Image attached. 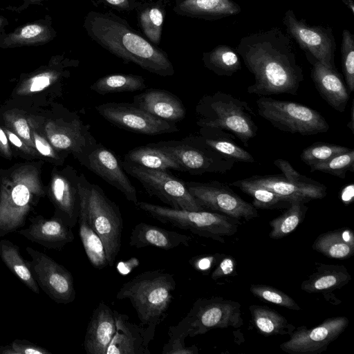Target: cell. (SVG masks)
<instances>
[{
  "label": "cell",
  "instance_id": "12",
  "mask_svg": "<svg viewBox=\"0 0 354 354\" xmlns=\"http://www.w3.org/2000/svg\"><path fill=\"white\" fill-rule=\"evenodd\" d=\"M283 22L287 34L298 44L311 64L319 62L326 67L336 68V44L331 28L309 25L305 19H298L291 10L286 12Z\"/></svg>",
  "mask_w": 354,
  "mask_h": 354
},
{
  "label": "cell",
  "instance_id": "22",
  "mask_svg": "<svg viewBox=\"0 0 354 354\" xmlns=\"http://www.w3.org/2000/svg\"><path fill=\"white\" fill-rule=\"evenodd\" d=\"M312 65L310 77L320 96L335 110L344 112L350 92L341 74L319 62Z\"/></svg>",
  "mask_w": 354,
  "mask_h": 354
},
{
  "label": "cell",
  "instance_id": "19",
  "mask_svg": "<svg viewBox=\"0 0 354 354\" xmlns=\"http://www.w3.org/2000/svg\"><path fill=\"white\" fill-rule=\"evenodd\" d=\"M29 221L28 227L19 230V234L47 249L61 250L75 239L72 227L59 217L46 218L38 215Z\"/></svg>",
  "mask_w": 354,
  "mask_h": 354
},
{
  "label": "cell",
  "instance_id": "13",
  "mask_svg": "<svg viewBox=\"0 0 354 354\" xmlns=\"http://www.w3.org/2000/svg\"><path fill=\"white\" fill-rule=\"evenodd\" d=\"M26 251L31 257L28 264L39 288L57 304L73 302L76 291L71 272L45 253L30 246Z\"/></svg>",
  "mask_w": 354,
  "mask_h": 354
},
{
  "label": "cell",
  "instance_id": "47",
  "mask_svg": "<svg viewBox=\"0 0 354 354\" xmlns=\"http://www.w3.org/2000/svg\"><path fill=\"white\" fill-rule=\"evenodd\" d=\"M59 73L48 72L39 74L32 77L29 83V91H40L48 87L53 82L57 80L59 76Z\"/></svg>",
  "mask_w": 354,
  "mask_h": 354
},
{
  "label": "cell",
  "instance_id": "32",
  "mask_svg": "<svg viewBox=\"0 0 354 354\" xmlns=\"http://www.w3.org/2000/svg\"><path fill=\"white\" fill-rule=\"evenodd\" d=\"M205 67L219 76H232L241 68L238 53L227 45H218L203 55Z\"/></svg>",
  "mask_w": 354,
  "mask_h": 354
},
{
  "label": "cell",
  "instance_id": "34",
  "mask_svg": "<svg viewBox=\"0 0 354 354\" xmlns=\"http://www.w3.org/2000/svg\"><path fill=\"white\" fill-rule=\"evenodd\" d=\"M145 79L133 74H110L97 80L90 88L100 95L108 93L134 92L145 89Z\"/></svg>",
  "mask_w": 354,
  "mask_h": 354
},
{
  "label": "cell",
  "instance_id": "43",
  "mask_svg": "<svg viewBox=\"0 0 354 354\" xmlns=\"http://www.w3.org/2000/svg\"><path fill=\"white\" fill-rule=\"evenodd\" d=\"M250 290L254 297L260 300L290 310H301L299 306L292 297L274 287L263 284H252Z\"/></svg>",
  "mask_w": 354,
  "mask_h": 354
},
{
  "label": "cell",
  "instance_id": "40",
  "mask_svg": "<svg viewBox=\"0 0 354 354\" xmlns=\"http://www.w3.org/2000/svg\"><path fill=\"white\" fill-rule=\"evenodd\" d=\"M350 149L344 146L317 142L305 148L300 155V158L304 163L311 167Z\"/></svg>",
  "mask_w": 354,
  "mask_h": 354
},
{
  "label": "cell",
  "instance_id": "24",
  "mask_svg": "<svg viewBox=\"0 0 354 354\" xmlns=\"http://www.w3.org/2000/svg\"><path fill=\"white\" fill-rule=\"evenodd\" d=\"M192 239L189 235L141 222L131 230L129 244L137 249L153 246L169 250L180 245L189 246Z\"/></svg>",
  "mask_w": 354,
  "mask_h": 354
},
{
  "label": "cell",
  "instance_id": "36",
  "mask_svg": "<svg viewBox=\"0 0 354 354\" xmlns=\"http://www.w3.org/2000/svg\"><path fill=\"white\" fill-rule=\"evenodd\" d=\"M308 209L302 201L291 202L285 212L270 221V238L280 239L293 232L304 221Z\"/></svg>",
  "mask_w": 354,
  "mask_h": 354
},
{
  "label": "cell",
  "instance_id": "27",
  "mask_svg": "<svg viewBox=\"0 0 354 354\" xmlns=\"http://www.w3.org/2000/svg\"><path fill=\"white\" fill-rule=\"evenodd\" d=\"M314 250L331 259H347L354 253V234L340 228L321 234L313 242Z\"/></svg>",
  "mask_w": 354,
  "mask_h": 354
},
{
  "label": "cell",
  "instance_id": "1",
  "mask_svg": "<svg viewBox=\"0 0 354 354\" xmlns=\"http://www.w3.org/2000/svg\"><path fill=\"white\" fill-rule=\"evenodd\" d=\"M236 51L254 77V83L247 88L248 93L297 95L304 80V72L297 62L290 37L281 28H272L243 37Z\"/></svg>",
  "mask_w": 354,
  "mask_h": 354
},
{
  "label": "cell",
  "instance_id": "29",
  "mask_svg": "<svg viewBox=\"0 0 354 354\" xmlns=\"http://www.w3.org/2000/svg\"><path fill=\"white\" fill-rule=\"evenodd\" d=\"M124 160L151 169L183 171L182 167L174 158L149 143L129 151L124 156Z\"/></svg>",
  "mask_w": 354,
  "mask_h": 354
},
{
  "label": "cell",
  "instance_id": "45",
  "mask_svg": "<svg viewBox=\"0 0 354 354\" xmlns=\"http://www.w3.org/2000/svg\"><path fill=\"white\" fill-rule=\"evenodd\" d=\"M50 34L48 28L38 24H30L22 28L10 36L12 44H35L48 40Z\"/></svg>",
  "mask_w": 354,
  "mask_h": 354
},
{
  "label": "cell",
  "instance_id": "38",
  "mask_svg": "<svg viewBox=\"0 0 354 354\" xmlns=\"http://www.w3.org/2000/svg\"><path fill=\"white\" fill-rule=\"evenodd\" d=\"M140 28L151 44L158 46L161 39L165 20V10L158 3L143 5L138 10Z\"/></svg>",
  "mask_w": 354,
  "mask_h": 354
},
{
  "label": "cell",
  "instance_id": "3",
  "mask_svg": "<svg viewBox=\"0 0 354 354\" xmlns=\"http://www.w3.org/2000/svg\"><path fill=\"white\" fill-rule=\"evenodd\" d=\"M176 286L173 274L162 269L146 270L124 283L116 294L117 299L131 303L147 345L168 315Z\"/></svg>",
  "mask_w": 354,
  "mask_h": 354
},
{
  "label": "cell",
  "instance_id": "51",
  "mask_svg": "<svg viewBox=\"0 0 354 354\" xmlns=\"http://www.w3.org/2000/svg\"><path fill=\"white\" fill-rule=\"evenodd\" d=\"M13 128L17 133L22 138L26 143L32 147L30 129L26 120L24 118H17L12 123Z\"/></svg>",
  "mask_w": 354,
  "mask_h": 354
},
{
  "label": "cell",
  "instance_id": "37",
  "mask_svg": "<svg viewBox=\"0 0 354 354\" xmlns=\"http://www.w3.org/2000/svg\"><path fill=\"white\" fill-rule=\"evenodd\" d=\"M230 185L250 196L252 198V205L255 208L279 209L288 207L291 203L270 190L249 182L246 178L237 180Z\"/></svg>",
  "mask_w": 354,
  "mask_h": 354
},
{
  "label": "cell",
  "instance_id": "46",
  "mask_svg": "<svg viewBox=\"0 0 354 354\" xmlns=\"http://www.w3.org/2000/svg\"><path fill=\"white\" fill-rule=\"evenodd\" d=\"M15 354H51L46 348L26 339H15L10 344Z\"/></svg>",
  "mask_w": 354,
  "mask_h": 354
},
{
  "label": "cell",
  "instance_id": "28",
  "mask_svg": "<svg viewBox=\"0 0 354 354\" xmlns=\"http://www.w3.org/2000/svg\"><path fill=\"white\" fill-rule=\"evenodd\" d=\"M198 134L209 146L235 162H255L250 153L238 145L234 141V136L226 131L218 127H202Z\"/></svg>",
  "mask_w": 354,
  "mask_h": 354
},
{
  "label": "cell",
  "instance_id": "26",
  "mask_svg": "<svg viewBox=\"0 0 354 354\" xmlns=\"http://www.w3.org/2000/svg\"><path fill=\"white\" fill-rule=\"evenodd\" d=\"M174 11L181 16L209 20L236 15L241 8L232 0H176Z\"/></svg>",
  "mask_w": 354,
  "mask_h": 354
},
{
  "label": "cell",
  "instance_id": "6",
  "mask_svg": "<svg viewBox=\"0 0 354 354\" xmlns=\"http://www.w3.org/2000/svg\"><path fill=\"white\" fill-rule=\"evenodd\" d=\"M44 194L37 171L32 167L15 170L0 186V237L24 226L27 216Z\"/></svg>",
  "mask_w": 354,
  "mask_h": 354
},
{
  "label": "cell",
  "instance_id": "41",
  "mask_svg": "<svg viewBox=\"0 0 354 354\" xmlns=\"http://www.w3.org/2000/svg\"><path fill=\"white\" fill-rule=\"evenodd\" d=\"M169 339L162 347V354H198L196 345L185 346V339L189 337V329L182 319L176 325L169 327Z\"/></svg>",
  "mask_w": 354,
  "mask_h": 354
},
{
  "label": "cell",
  "instance_id": "2",
  "mask_svg": "<svg viewBox=\"0 0 354 354\" xmlns=\"http://www.w3.org/2000/svg\"><path fill=\"white\" fill-rule=\"evenodd\" d=\"M84 27L92 40L124 62L162 77L174 74L168 55L112 12H88Z\"/></svg>",
  "mask_w": 354,
  "mask_h": 354
},
{
  "label": "cell",
  "instance_id": "25",
  "mask_svg": "<svg viewBox=\"0 0 354 354\" xmlns=\"http://www.w3.org/2000/svg\"><path fill=\"white\" fill-rule=\"evenodd\" d=\"M315 272L301 284V289L308 293H322L324 297L349 283L351 276L342 265L316 263Z\"/></svg>",
  "mask_w": 354,
  "mask_h": 354
},
{
  "label": "cell",
  "instance_id": "42",
  "mask_svg": "<svg viewBox=\"0 0 354 354\" xmlns=\"http://www.w3.org/2000/svg\"><path fill=\"white\" fill-rule=\"evenodd\" d=\"M310 168V172L319 171L344 179L348 171L353 172L354 170V149H351Z\"/></svg>",
  "mask_w": 354,
  "mask_h": 354
},
{
  "label": "cell",
  "instance_id": "20",
  "mask_svg": "<svg viewBox=\"0 0 354 354\" xmlns=\"http://www.w3.org/2000/svg\"><path fill=\"white\" fill-rule=\"evenodd\" d=\"M133 103L150 114L170 122L181 121L186 115V109L181 100L164 89H147L134 95Z\"/></svg>",
  "mask_w": 354,
  "mask_h": 354
},
{
  "label": "cell",
  "instance_id": "35",
  "mask_svg": "<svg viewBox=\"0 0 354 354\" xmlns=\"http://www.w3.org/2000/svg\"><path fill=\"white\" fill-rule=\"evenodd\" d=\"M246 180L270 190L290 202L299 201L306 203L312 201L309 196L290 182L284 175H254L247 178Z\"/></svg>",
  "mask_w": 354,
  "mask_h": 354
},
{
  "label": "cell",
  "instance_id": "18",
  "mask_svg": "<svg viewBox=\"0 0 354 354\" xmlns=\"http://www.w3.org/2000/svg\"><path fill=\"white\" fill-rule=\"evenodd\" d=\"M79 176L72 169L53 176L50 197L55 207V214L71 227L77 223L80 196L78 187Z\"/></svg>",
  "mask_w": 354,
  "mask_h": 354
},
{
  "label": "cell",
  "instance_id": "39",
  "mask_svg": "<svg viewBox=\"0 0 354 354\" xmlns=\"http://www.w3.org/2000/svg\"><path fill=\"white\" fill-rule=\"evenodd\" d=\"M273 163L290 182L309 196L311 200L322 199L327 195V187L325 185L301 174L288 161L279 158L274 160Z\"/></svg>",
  "mask_w": 354,
  "mask_h": 354
},
{
  "label": "cell",
  "instance_id": "48",
  "mask_svg": "<svg viewBox=\"0 0 354 354\" xmlns=\"http://www.w3.org/2000/svg\"><path fill=\"white\" fill-rule=\"evenodd\" d=\"M221 256L220 254H216L194 257L189 260V263L198 272L207 274L216 260L219 259Z\"/></svg>",
  "mask_w": 354,
  "mask_h": 354
},
{
  "label": "cell",
  "instance_id": "4",
  "mask_svg": "<svg viewBox=\"0 0 354 354\" xmlns=\"http://www.w3.org/2000/svg\"><path fill=\"white\" fill-rule=\"evenodd\" d=\"M80 212L101 238L108 266H113L120 250L123 220L119 207L96 184L79 175Z\"/></svg>",
  "mask_w": 354,
  "mask_h": 354
},
{
  "label": "cell",
  "instance_id": "44",
  "mask_svg": "<svg viewBox=\"0 0 354 354\" xmlns=\"http://www.w3.org/2000/svg\"><path fill=\"white\" fill-rule=\"evenodd\" d=\"M342 72L347 88L354 91V37L348 30H344L341 44Z\"/></svg>",
  "mask_w": 354,
  "mask_h": 354
},
{
  "label": "cell",
  "instance_id": "23",
  "mask_svg": "<svg viewBox=\"0 0 354 354\" xmlns=\"http://www.w3.org/2000/svg\"><path fill=\"white\" fill-rule=\"evenodd\" d=\"M115 332L106 354H150L142 328L129 321L127 315L113 310Z\"/></svg>",
  "mask_w": 354,
  "mask_h": 354
},
{
  "label": "cell",
  "instance_id": "9",
  "mask_svg": "<svg viewBox=\"0 0 354 354\" xmlns=\"http://www.w3.org/2000/svg\"><path fill=\"white\" fill-rule=\"evenodd\" d=\"M256 104L259 115L281 131L313 136L329 129L321 113L300 103L261 96Z\"/></svg>",
  "mask_w": 354,
  "mask_h": 354
},
{
  "label": "cell",
  "instance_id": "10",
  "mask_svg": "<svg viewBox=\"0 0 354 354\" xmlns=\"http://www.w3.org/2000/svg\"><path fill=\"white\" fill-rule=\"evenodd\" d=\"M126 173L137 179L146 192L155 196L169 207L189 211L205 210L189 192L183 180L168 171L145 168L126 161H121Z\"/></svg>",
  "mask_w": 354,
  "mask_h": 354
},
{
  "label": "cell",
  "instance_id": "50",
  "mask_svg": "<svg viewBox=\"0 0 354 354\" xmlns=\"http://www.w3.org/2000/svg\"><path fill=\"white\" fill-rule=\"evenodd\" d=\"M35 146L39 152L43 156L50 157L61 161L62 158H60L57 153H56L50 145L44 138L36 134L33 133Z\"/></svg>",
  "mask_w": 354,
  "mask_h": 354
},
{
  "label": "cell",
  "instance_id": "56",
  "mask_svg": "<svg viewBox=\"0 0 354 354\" xmlns=\"http://www.w3.org/2000/svg\"><path fill=\"white\" fill-rule=\"evenodd\" d=\"M354 101H353L351 108V120L347 124V127L351 129L352 133H353L354 130Z\"/></svg>",
  "mask_w": 354,
  "mask_h": 354
},
{
  "label": "cell",
  "instance_id": "14",
  "mask_svg": "<svg viewBox=\"0 0 354 354\" xmlns=\"http://www.w3.org/2000/svg\"><path fill=\"white\" fill-rule=\"evenodd\" d=\"M190 194L204 209L246 221L258 216L257 209L236 194L227 185L213 180L208 183L186 181Z\"/></svg>",
  "mask_w": 354,
  "mask_h": 354
},
{
  "label": "cell",
  "instance_id": "58",
  "mask_svg": "<svg viewBox=\"0 0 354 354\" xmlns=\"http://www.w3.org/2000/svg\"><path fill=\"white\" fill-rule=\"evenodd\" d=\"M342 1L347 5L351 10L352 12L354 13V4L352 0H342Z\"/></svg>",
  "mask_w": 354,
  "mask_h": 354
},
{
  "label": "cell",
  "instance_id": "55",
  "mask_svg": "<svg viewBox=\"0 0 354 354\" xmlns=\"http://www.w3.org/2000/svg\"><path fill=\"white\" fill-rule=\"evenodd\" d=\"M0 147L2 149V151H4V153L10 156V149L8 146V138L4 133V131L2 130V129L0 127Z\"/></svg>",
  "mask_w": 354,
  "mask_h": 354
},
{
  "label": "cell",
  "instance_id": "31",
  "mask_svg": "<svg viewBox=\"0 0 354 354\" xmlns=\"http://www.w3.org/2000/svg\"><path fill=\"white\" fill-rule=\"evenodd\" d=\"M19 247L8 239L0 241V257L6 266L30 290L36 294L40 288L29 268L28 261L21 256Z\"/></svg>",
  "mask_w": 354,
  "mask_h": 354
},
{
  "label": "cell",
  "instance_id": "52",
  "mask_svg": "<svg viewBox=\"0 0 354 354\" xmlns=\"http://www.w3.org/2000/svg\"><path fill=\"white\" fill-rule=\"evenodd\" d=\"M117 10L130 11L136 7V0H99Z\"/></svg>",
  "mask_w": 354,
  "mask_h": 354
},
{
  "label": "cell",
  "instance_id": "57",
  "mask_svg": "<svg viewBox=\"0 0 354 354\" xmlns=\"http://www.w3.org/2000/svg\"><path fill=\"white\" fill-rule=\"evenodd\" d=\"M1 354H15L11 345L1 346H0Z\"/></svg>",
  "mask_w": 354,
  "mask_h": 354
},
{
  "label": "cell",
  "instance_id": "30",
  "mask_svg": "<svg viewBox=\"0 0 354 354\" xmlns=\"http://www.w3.org/2000/svg\"><path fill=\"white\" fill-rule=\"evenodd\" d=\"M249 309L252 326L263 336L289 335L296 328L282 315L268 306L253 304Z\"/></svg>",
  "mask_w": 354,
  "mask_h": 354
},
{
  "label": "cell",
  "instance_id": "5",
  "mask_svg": "<svg viewBox=\"0 0 354 354\" xmlns=\"http://www.w3.org/2000/svg\"><path fill=\"white\" fill-rule=\"evenodd\" d=\"M196 124L218 127L238 138L245 146L257 135L258 127L248 103L230 93L217 91L206 94L195 108Z\"/></svg>",
  "mask_w": 354,
  "mask_h": 354
},
{
  "label": "cell",
  "instance_id": "8",
  "mask_svg": "<svg viewBox=\"0 0 354 354\" xmlns=\"http://www.w3.org/2000/svg\"><path fill=\"white\" fill-rule=\"evenodd\" d=\"M149 144L171 155L180 165L183 171L191 175L225 174L235 163L209 146L199 134L189 135L180 140H161Z\"/></svg>",
  "mask_w": 354,
  "mask_h": 354
},
{
  "label": "cell",
  "instance_id": "49",
  "mask_svg": "<svg viewBox=\"0 0 354 354\" xmlns=\"http://www.w3.org/2000/svg\"><path fill=\"white\" fill-rule=\"evenodd\" d=\"M234 271V259L231 257H227L220 261L216 269L212 272L211 278L216 281L225 276L232 275Z\"/></svg>",
  "mask_w": 354,
  "mask_h": 354
},
{
  "label": "cell",
  "instance_id": "21",
  "mask_svg": "<svg viewBox=\"0 0 354 354\" xmlns=\"http://www.w3.org/2000/svg\"><path fill=\"white\" fill-rule=\"evenodd\" d=\"M115 332V322L112 310L102 301L93 311L88 324L84 348L88 354H106L107 348Z\"/></svg>",
  "mask_w": 354,
  "mask_h": 354
},
{
  "label": "cell",
  "instance_id": "53",
  "mask_svg": "<svg viewBox=\"0 0 354 354\" xmlns=\"http://www.w3.org/2000/svg\"><path fill=\"white\" fill-rule=\"evenodd\" d=\"M353 188L354 185L353 183L347 185L344 187L341 192V198L344 203H349L353 198Z\"/></svg>",
  "mask_w": 354,
  "mask_h": 354
},
{
  "label": "cell",
  "instance_id": "33",
  "mask_svg": "<svg viewBox=\"0 0 354 354\" xmlns=\"http://www.w3.org/2000/svg\"><path fill=\"white\" fill-rule=\"evenodd\" d=\"M79 235L90 263L96 269L108 266L104 243L100 236L88 224L85 216L79 212Z\"/></svg>",
  "mask_w": 354,
  "mask_h": 354
},
{
  "label": "cell",
  "instance_id": "16",
  "mask_svg": "<svg viewBox=\"0 0 354 354\" xmlns=\"http://www.w3.org/2000/svg\"><path fill=\"white\" fill-rule=\"evenodd\" d=\"M348 322L346 317L338 316L328 318L314 328L299 326L289 335L288 341L280 344L279 348L290 354L320 353L338 338Z\"/></svg>",
  "mask_w": 354,
  "mask_h": 354
},
{
  "label": "cell",
  "instance_id": "15",
  "mask_svg": "<svg viewBox=\"0 0 354 354\" xmlns=\"http://www.w3.org/2000/svg\"><path fill=\"white\" fill-rule=\"evenodd\" d=\"M95 109L113 125L133 133L157 136L178 131L175 123L157 118L133 102H106Z\"/></svg>",
  "mask_w": 354,
  "mask_h": 354
},
{
  "label": "cell",
  "instance_id": "54",
  "mask_svg": "<svg viewBox=\"0 0 354 354\" xmlns=\"http://www.w3.org/2000/svg\"><path fill=\"white\" fill-rule=\"evenodd\" d=\"M8 136L9 140L16 147L18 148H20L24 151H28V149L24 145V143L21 142V140L19 139V138L13 133L12 132L10 131H7Z\"/></svg>",
  "mask_w": 354,
  "mask_h": 354
},
{
  "label": "cell",
  "instance_id": "17",
  "mask_svg": "<svg viewBox=\"0 0 354 354\" xmlns=\"http://www.w3.org/2000/svg\"><path fill=\"white\" fill-rule=\"evenodd\" d=\"M84 166L120 191L127 201L135 205L137 204L136 189L124 170L121 161L110 149L97 142L88 154Z\"/></svg>",
  "mask_w": 354,
  "mask_h": 354
},
{
  "label": "cell",
  "instance_id": "7",
  "mask_svg": "<svg viewBox=\"0 0 354 354\" xmlns=\"http://www.w3.org/2000/svg\"><path fill=\"white\" fill-rule=\"evenodd\" d=\"M136 206L162 223L222 243H225L224 236L234 235L241 224L236 218L212 211L176 209L145 201H138Z\"/></svg>",
  "mask_w": 354,
  "mask_h": 354
},
{
  "label": "cell",
  "instance_id": "11",
  "mask_svg": "<svg viewBox=\"0 0 354 354\" xmlns=\"http://www.w3.org/2000/svg\"><path fill=\"white\" fill-rule=\"evenodd\" d=\"M183 319L191 337L205 334L212 329L237 328L243 324L241 304L219 297L198 298Z\"/></svg>",
  "mask_w": 354,
  "mask_h": 354
}]
</instances>
